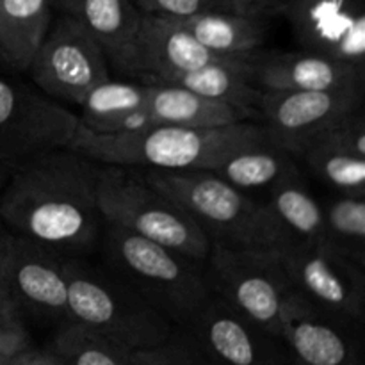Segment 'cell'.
Instances as JSON below:
<instances>
[{
	"mask_svg": "<svg viewBox=\"0 0 365 365\" xmlns=\"http://www.w3.org/2000/svg\"><path fill=\"white\" fill-rule=\"evenodd\" d=\"M323 210L324 245L365 267V196L335 192Z\"/></svg>",
	"mask_w": 365,
	"mask_h": 365,
	"instance_id": "83f0119b",
	"label": "cell"
},
{
	"mask_svg": "<svg viewBox=\"0 0 365 365\" xmlns=\"http://www.w3.org/2000/svg\"><path fill=\"white\" fill-rule=\"evenodd\" d=\"M4 365H64V362L48 348L34 349L31 346V348L24 349L18 355L11 356Z\"/></svg>",
	"mask_w": 365,
	"mask_h": 365,
	"instance_id": "d6a6232c",
	"label": "cell"
},
{
	"mask_svg": "<svg viewBox=\"0 0 365 365\" xmlns=\"http://www.w3.org/2000/svg\"><path fill=\"white\" fill-rule=\"evenodd\" d=\"M210 294L252 323L280 337L284 310L294 296L277 250L212 245L203 262Z\"/></svg>",
	"mask_w": 365,
	"mask_h": 365,
	"instance_id": "52a82bcc",
	"label": "cell"
},
{
	"mask_svg": "<svg viewBox=\"0 0 365 365\" xmlns=\"http://www.w3.org/2000/svg\"><path fill=\"white\" fill-rule=\"evenodd\" d=\"M292 289L312 305L364 324L365 267L339 255L324 242L277 250Z\"/></svg>",
	"mask_w": 365,
	"mask_h": 365,
	"instance_id": "8fae6325",
	"label": "cell"
},
{
	"mask_svg": "<svg viewBox=\"0 0 365 365\" xmlns=\"http://www.w3.org/2000/svg\"><path fill=\"white\" fill-rule=\"evenodd\" d=\"M98 209L103 223L150 239L196 262H205L212 242L189 214L155 187L143 170L98 164Z\"/></svg>",
	"mask_w": 365,
	"mask_h": 365,
	"instance_id": "8992f818",
	"label": "cell"
},
{
	"mask_svg": "<svg viewBox=\"0 0 365 365\" xmlns=\"http://www.w3.org/2000/svg\"><path fill=\"white\" fill-rule=\"evenodd\" d=\"M52 7L100 43L110 68L130 75L132 45L141 21L132 0H52Z\"/></svg>",
	"mask_w": 365,
	"mask_h": 365,
	"instance_id": "ffe728a7",
	"label": "cell"
},
{
	"mask_svg": "<svg viewBox=\"0 0 365 365\" xmlns=\"http://www.w3.org/2000/svg\"><path fill=\"white\" fill-rule=\"evenodd\" d=\"M266 202L287 239L285 246L323 242V203L310 192L302 173L267 189Z\"/></svg>",
	"mask_w": 365,
	"mask_h": 365,
	"instance_id": "d4e9b609",
	"label": "cell"
},
{
	"mask_svg": "<svg viewBox=\"0 0 365 365\" xmlns=\"http://www.w3.org/2000/svg\"><path fill=\"white\" fill-rule=\"evenodd\" d=\"M6 234H7V228L4 227L2 220H0V250H2V242H4V237H6ZM0 314H4V316H20L18 310L14 309L13 303H11L9 296L6 294V289H4L2 285V278H0Z\"/></svg>",
	"mask_w": 365,
	"mask_h": 365,
	"instance_id": "836d02e7",
	"label": "cell"
},
{
	"mask_svg": "<svg viewBox=\"0 0 365 365\" xmlns=\"http://www.w3.org/2000/svg\"><path fill=\"white\" fill-rule=\"evenodd\" d=\"M27 73L36 88L59 103L81 106L89 91L110 78L100 43L71 18L59 14L36 50Z\"/></svg>",
	"mask_w": 365,
	"mask_h": 365,
	"instance_id": "9c48e42d",
	"label": "cell"
},
{
	"mask_svg": "<svg viewBox=\"0 0 365 365\" xmlns=\"http://www.w3.org/2000/svg\"><path fill=\"white\" fill-rule=\"evenodd\" d=\"M205 48L217 56L245 57L266 45L269 16L205 11L187 18H173Z\"/></svg>",
	"mask_w": 365,
	"mask_h": 365,
	"instance_id": "cb8c5ba5",
	"label": "cell"
},
{
	"mask_svg": "<svg viewBox=\"0 0 365 365\" xmlns=\"http://www.w3.org/2000/svg\"><path fill=\"white\" fill-rule=\"evenodd\" d=\"M252 120L221 127H152L95 134L78 125L68 148L98 164L160 171L212 170L228 152L264 138Z\"/></svg>",
	"mask_w": 365,
	"mask_h": 365,
	"instance_id": "7a4b0ae2",
	"label": "cell"
},
{
	"mask_svg": "<svg viewBox=\"0 0 365 365\" xmlns=\"http://www.w3.org/2000/svg\"><path fill=\"white\" fill-rule=\"evenodd\" d=\"M98 163L71 148L34 157L9 171L0 191V220L11 234L66 257L98 248Z\"/></svg>",
	"mask_w": 365,
	"mask_h": 365,
	"instance_id": "6da1fadb",
	"label": "cell"
},
{
	"mask_svg": "<svg viewBox=\"0 0 365 365\" xmlns=\"http://www.w3.org/2000/svg\"><path fill=\"white\" fill-rule=\"evenodd\" d=\"M155 84L178 86L203 98L227 103L255 121L260 89L253 82L246 57H220L196 70L171 75Z\"/></svg>",
	"mask_w": 365,
	"mask_h": 365,
	"instance_id": "44dd1931",
	"label": "cell"
},
{
	"mask_svg": "<svg viewBox=\"0 0 365 365\" xmlns=\"http://www.w3.org/2000/svg\"><path fill=\"white\" fill-rule=\"evenodd\" d=\"M262 91H335L365 88V66L310 50L257 48L245 56Z\"/></svg>",
	"mask_w": 365,
	"mask_h": 365,
	"instance_id": "2e32d148",
	"label": "cell"
},
{
	"mask_svg": "<svg viewBox=\"0 0 365 365\" xmlns=\"http://www.w3.org/2000/svg\"><path fill=\"white\" fill-rule=\"evenodd\" d=\"M185 330L216 365H292L278 335L264 330L214 294Z\"/></svg>",
	"mask_w": 365,
	"mask_h": 365,
	"instance_id": "5bb4252c",
	"label": "cell"
},
{
	"mask_svg": "<svg viewBox=\"0 0 365 365\" xmlns=\"http://www.w3.org/2000/svg\"><path fill=\"white\" fill-rule=\"evenodd\" d=\"M143 173L189 214L212 245L262 250H280L287 245L267 202L255 200L214 171L143 170Z\"/></svg>",
	"mask_w": 365,
	"mask_h": 365,
	"instance_id": "3957f363",
	"label": "cell"
},
{
	"mask_svg": "<svg viewBox=\"0 0 365 365\" xmlns=\"http://www.w3.org/2000/svg\"><path fill=\"white\" fill-rule=\"evenodd\" d=\"M299 48L365 66V0H282Z\"/></svg>",
	"mask_w": 365,
	"mask_h": 365,
	"instance_id": "4fadbf2b",
	"label": "cell"
},
{
	"mask_svg": "<svg viewBox=\"0 0 365 365\" xmlns=\"http://www.w3.org/2000/svg\"><path fill=\"white\" fill-rule=\"evenodd\" d=\"M135 365H216L185 328L177 327L173 334L150 349L134 351Z\"/></svg>",
	"mask_w": 365,
	"mask_h": 365,
	"instance_id": "f1b7e54d",
	"label": "cell"
},
{
	"mask_svg": "<svg viewBox=\"0 0 365 365\" xmlns=\"http://www.w3.org/2000/svg\"><path fill=\"white\" fill-rule=\"evenodd\" d=\"M362 324L334 316L294 292L280 323L292 365H364Z\"/></svg>",
	"mask_w": 365,
	"mask_h": 365,
	"instance_id": "9a60e30c",
	"label": "cell"
},
{
	"mask_svg": "<svg viewBox=\"0 0 365 365\" xmlns=\"http://www.w3.org/2000/svg\"><path fill=\"white\" fill-rule=\"evenodd\" d=\"M245 120H248L245 114L227 103L203 98L178 86L148 84L141 109L130 114L116 132H138L152 127H221Z\"/></svg>",
	"mask_w": 365,
	"mask_h": 365,
	"instance_id": "d6986e66",
	"label": "cell"
},
{
	"mask_svg": "<svg viewBox=\"0 0 365 365\" xmlns=\"http://www.w3.org/2000/svg\"><path fill=\"white\" fill-rule=\"evenodd\" d=\"M68 259L7 230L0 250V278L21 317L27 314L57 324L68 319Z\"/></svg>",
	"mask_w": 365,
	"mask_h": 365,
	"instance_id": "30bf717a",
	"label": "cell"
},
{
	"mask_svg": "<svg viewBox=\"0 0 365 365\" xmlns=\"http://www.w3.org/2000/svg\"><path fill=\"white\" fill-rule=\"evenodd\" d=\"M132 351L163 344L177 327L103 262L68 259V319Z\"/></svg>",
	"mask_w": 365,
	"mask_h": 365,
	"instance_id": "277c9868",
	"label": "cell"
},
{
	"mask_svg": "<svg viewBox=\"0 0 365 365\" xmlns=\"http://www.w3.org/2000/svg\"><path fill=\"white\" fill-rule=\"evenodd\" d=\"M132 2L143 14L163 18H187L205 11H225L220 0H132Z\"/></svg>",
	"mask_w": 365,
	"mask_h": 365,
	"instance_id": "f546056e",
	"label": "cell"
},
{
	"mask_svg": "<svg viewBox=\"0 0 365 365\" xmlns=\"http://www.w3.org/2000/svg\"><path fill=\"white\" fill-rule=\"evenodd\" d=\"M273 4H274V9H277V14H278V9H280L282 0H273Z\"/></svg>",
	"mask_w": 365,
	"mask_h": 365,
	"instance_id": "d590c367",
	"label": "cell"
},
{
	"mask_svg": "<svg viewBox=\"0 0 365 365\" xmlns=\"http://www.w3.org/2000/svg\"><path fill=\"white\" fill-rule=\"evenodd\" d=\"M52 0H0V64L27 73L53 20Z\"/></svg>",
	"mask_w": 365,
	"mask_h": 365,
	"instance_id": "603a6c76",
	"label": "cell"
},
{
	"mask_svg": "<svg viewBox=\"0 0 365 365\" xmlns=\"http://www.w3.org/2000/svg\"><path fill=\"white\" fill-rule=\"evenodd\" d=\"M298 157L271 141L266 134L228 152L210 171L246 192L267 191L278 182L302 173Z\"/></svg>",
	"mask_w": 365,
	"mask_h": 365,
	"instance_id": "7402d4cb",
	"label": "cell"
},
{
	"mask_svg": "<svg viewBox=\"0 0 365 365\" xmlns=\"http://www.w3.org/2000/svg\"><path fill=\"white\" fill-rule=\"evenodd\" d=\"M225 11L239 14H257V16H273L277 14L273 0H220Z\"/></svg>",
	"mask_w": 365,
	"mask_h": 365,
	"instance_id": "1f68e13d",
	"label": "cell"
},
{
	"mask_svg": "<svg viewBox=\"0 0 365 365\" xmlns=\"http://www.w3.org/2000/svg\"><path fill=\"white\" fill-rule=\"evenodd\" d=\"M298 160L337 195L365 196L364 107L346 114L314 139Z\"/></svg>",
	"mask_w": 365,
	"mask_h": 365,
	"instance_id": "ac0fdd59",
	"label": "cell"
},
{
	"mask_svg": "<svg viewBox=\"0 0 365 365\" xmlns=\"http://www.w3.org/2000/svg\"><path fill=\"white\" fill-rule=\"evenodd\" d=\"M173 18L143 14L132 45L130 75L139 82L155 84L220 59ZM230 57V56H228Z\"/></svg>",
	"mask_w": 365,
	"mask_h": 365,
	"instance_id": "e0dca14e",
	"label": "cell"
},
{
	"mask_svg": "<svg viewBox=\"0 0 365 365\" xmlns=\"http://www.w3.org/2000/svg\"><path fill=\"white\" fill-rule=\"evenodd\" d=\"M365 88L335 91H262L255 121L267 138L292 155L327 132L331 125L364 107Z\"/></svg>",
	"mask_w": 365,
	"mask_h": 365,
	"instance_id": "7c38bea8",
	"label": "cell"
},
{
	"mask_svg": "<svg viewBox=\"0 0 365 365\" xmlns=\"http://www.w3.org/2000/svg\"><path fill=\"white\" fill-rule=\"evenodd\" d=\"M27 348H31V337L24 317L0 314V359H11Z\"/></svg>",
	"mask_w": 365,
	"mask_h": 365,
	"instance_id": "4dcf8cb0",
	"label": "cell"
},
{
	"mask_svg": "<svg viewBox=\"0 0 365 365\" xmlns=\"http://www.w3.org/2000/svg\"><path fill=\"white\" fill-rule=\"evenodd\" d=\"M78 116L36 86L0 77V164L14 170L46 152L68 148Z\"/></svg>",
	"mask_w": 365,
	"mask_h": 365,
	"instance_id": "ba28073f",
	"label": "cell"
},
{
	"mask_svg": "<svg viewBox=\"0 0 365 365\" xmlns=\"http://www.w3.org/2000/svg\"><path fill=\"white\" fill-rule=\"evenodd\" d=\"M148 95L145 82L107 81L100 82L82 100L78 121L95 134H113L130 114L141 109Z\"/></svg>",
	"mask_w": 365,
	"mask_h": 365,
	"instance_id": "484cf974",
	"label": "cell"
},
{
	"mask_svg": "<svg viewBox=\"0 0 365 365\" xmlns=\"http://www.w3.org/2000/svg\"><path fill=\"white\" fill-rule=\"evenodd\" d=\"M7 178H9V170H7L4 164H0V191H2V187L6 185Z\"/></svg>",
	"mask_w": 365,
	"mask_h": 365,
	"instance_id": "e575fe53",
	"label": "cell"
},
{
	"mask_svg": "<svg viewBox=\"0 0 365 365\" xmlns=\"http://www.w3.org/2000/svg\"><path fill=\"white\" fill-rule=\"evenodd\" d=\"M48 349L64 365H135L130 348L73 321L57 324Z\"/></svg>",
	"mask_w": 365,
	"mask_h": 365,
	"instance_id": "4316f807",
	"label": "cell"
},
{
	"mask_svg": "<svg viewBox=\"0 0 365 365\" xmlns=\"http://www.w3.org/2000/svg\"><path fill=\"white\" fill-rule=\"evenodd\" d=\"M7 360H9V359H0V365H4V364H6Z\"/></svg>",
	"mask_w": 365,
	"mask_h": 365,
	"instance_id": "8d00e7d4",
	"label": "cell"
},
{
	"mask_svg": "<svg viewBox=\"0 0 365 365\" xmlns=\"http://www.w3.org/2000/svg\"><path fill=\"white\" fill-rule=\"evenodd\" d=\"M102 262L116 271L175 327H185L210 298L203 264L150 239L103 223Z\"/></svg>",
	"mask_w": 365,
	"mask_h": 365,
	"instance_id": "5b68a950",
	"label": "cell"
}]
</instances>
